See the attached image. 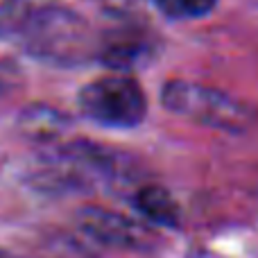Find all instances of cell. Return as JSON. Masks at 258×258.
Here are the masks:
<instances>
[{
    "label": "cell",
    "instance_id": "obj_9",
    "mask_svg": "<svg viewBox=\"0 0 258 258\" xmlns=\"http://www.w3.org/2000/svg\"><path fill=\"white\" fill-rule=\"evenodd\" d=\"M0 258H12V256H9V254H7V251H5V249H0Z\"/></svg>",
    "mask_w": 258,
    "mask_h": 258
},
{
    "label": "cell",
    "instance_id": "obj_2",
    "mask_svg": "<svg viewBox=\"0 0 258 258\" xmlns=\"http://www.w3.org/2000/svg\"><path fill=\"white\" fill-rule=\"evenodd\" d=\"M161 104L190 122L229 134L247 132L256 120V113L238 98L190 80L165 82L161 89Z\"/></svg>",
    "mask_w": 258,
    "mask_h": 258
},
{
    "label": "cell",
    "instance_id": "obj_1",
    "mask_svg": "<svg viewBox=\"0 0 258 258\" xmlns=\"http://www.w3.org/2000/svg\"><path fill=\"white\" fill-rule=\"evenodd\" d=\"M27 52L52 63H82L98 57L100 39H95L91 25L75 12L63 7L36 9L18 27Z\"/></svg>",
    "mask_w": 258,
    "mask_h": 258
},
{
    "label": "cell",
    "instance_id": "obj_8",
    "mask_svg": "<svg viewBox=\"0 0 258 258\" xmlns=\"http://www.w3.org/2000/svg\"><path fill=\"white\" fill-rule=\"evenodd\" d=\"M152 3L163 16L172 21H192L209 16L220 0H152Z\"/></svg>",
    "mask_w": 258,
    "mask_h": 258
},
{
    "label": "cell",
    "instance_id": "obj_4",
    "mask_svg": "<svg viewBox=\"0 0 258 258\" xmlns=\"http://www.w3.org/2000/svg\"><path fill=\"white\" fill-rule=\"evenodd\" d=\"M77 224L91 240L116 249H143L152 240L150 231L141 222L102 206H86L80 211Z\"/></svg>",
    "mask_w": 258,
    "mask_h": 258
},
{
    "label": "cell",
    "instance_id": "obj_7",
    "mask_svg": "<svg viewBox=\"0 0 258 258\" xmlns=\"http://www.w3.org/2000/svg\"><path fill=\"white\" fill-rule=\"evenodd\" d=\"M134 209L143 215L150 224L156 227H177L181 213H179V204L174 197L165 190L163 186H154V183H145V186L136 188L132 197Z\"/></svg>",
    "mask_w": 258,
    "mask_h": 258
},
{
    "label": "cell",
    "instance_id": "obj_3",
    "mask_svg": "<svg viewBox=\"0 0 258 258\" xmlns=\"http://www.w3.org/2000/svg\"><path fill=\"white\" fill-rule=\"evenodd\" d=\"M82 113L102 127L132 129L147 116V98L136 80L127 73H111L82 86L77 95Z\"/></svg>",
    "mask_w": 258,
    "mask_h": 258
},
{
    "label": "cell",
    "instance_id": "obj_6",
    "mask_svg": "<svg viewBox=\"0 0 258 258\" xmlns=\"http://www.w3.org/2000/svg\"><path fill=\"white\" fill-rule=\"evenodd\" d=\"M152 54V43L136 30H120L100 39L98 59L113 73H127Z\"/></svg>",
    "mask_w": 258,
    "mask_h": 258
},
{
    "label": "cell",
    "instance_id": "obj_5",
    "mask_svg": "<svg viewBox=\"0 0 258 258\" xmlns=\"http://www.w3.org/2000/svg\"><path fill=\"white\" fill-rule=\"evenodd\" d=\"M73 127V120L61 109L50 104H27L16 116V129L23 138L39 145L59 143Z\"/></svg>",
    "mask_w": 258,
    "mask_h": 258
}]
</instances>
